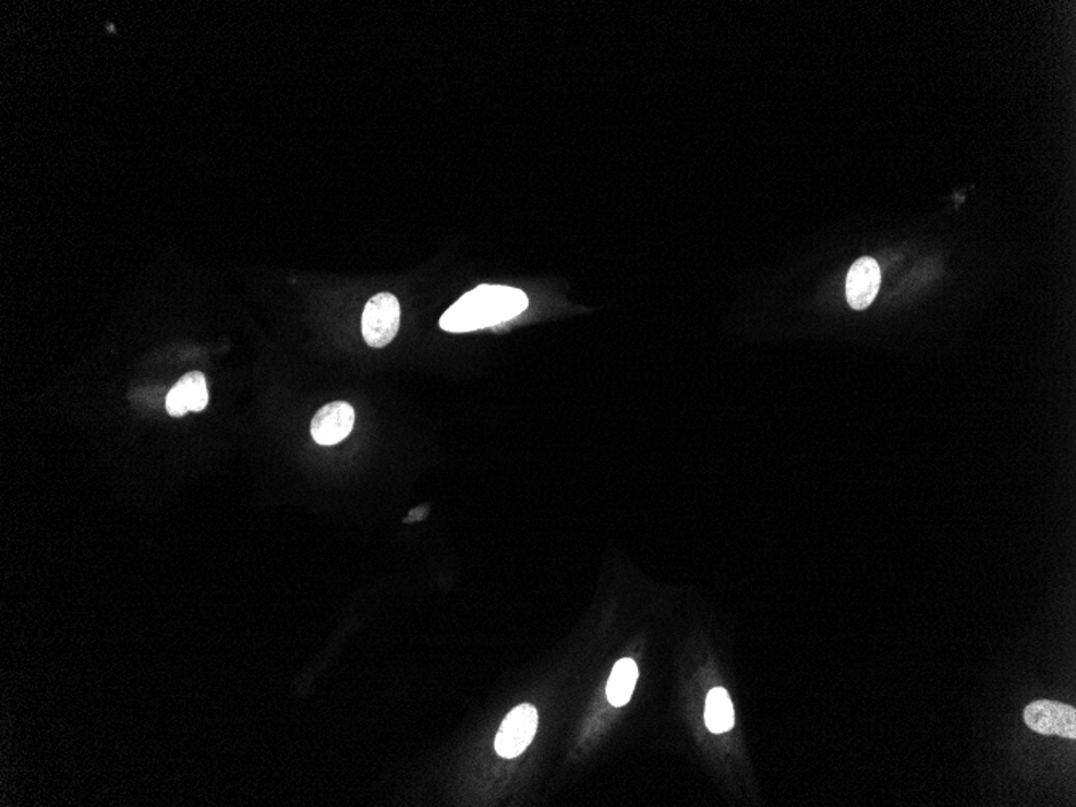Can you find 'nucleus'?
I'll return each instance as SVG.
<instances>
[{"instance_id": "8", "label": "nucleus", "mask_w": 1076, "mask_h": 807, "mask_svg": "<svg viewBox=\"0 0 1076 807\" xmlns=\"http://www.w3.org/2000/svg\"><path fill=\"white\" fill-rule=\"evenodd\" d=\"M637 680H639V667H637L636 661L624 658L619 663H616L613 672H610L608 685H606V695H608L610 704L617 706V708L626 706L632 698Z\"/></svg>"}, {"instance_id": "4", "label": "nucleus", "mask_w": 1076, "mask_h": 807, "mask_svg": "<svg viewBox=\"0 0 1076 807\" xmlns=\"http://www.w3.org/2000/svg\"><path fill=\"white\" fill-rule=\"evenodd\" d=\"M1024 719L1028 727L1038 734L1076 738V711L1072 706L1055 701H1035L1025 708Z\"/></svg>"}, {"instance_id": "6", "label": "nucleus", "mask_w": 1076, "mask_h": 807, "mask_svg": "<svg viewBox=\"0 0 1076 807\" xmlns=\"http://www.w3.org/2000/svg\"><path fill=\"white\" fill-rule=\"evenodd\" d=\"M882 275L879 263L869 256L858 260L846 279V299L855 310H863L875 300Z\"/></svg>"}, {"instance_id": "5", "label": "nucleus", "mask_w": 1076, "mask_h": 807, "mask_svg": "<svg viewBox=\"0 0 1076 807\" xmlns=\"http://www.w3.org/2000/svg\"><path fill=\"white\" fill-rule=\"evenodd\" d=\"M355 424V410L346 401L324 405L312 421V435L316 444L336 445L349 437Z\"/></svg>"}, {"instance_id": "2", "label": "nucleus", "mask_w": 1076, "mask_h": 807, "mask_svg": "<svg viewBox=\"0 0 1076 807\" xmlns=\"http://www.w3.org/2000/svg\"><path fill=\"white\" fill-rule=\"evenodd\" d=\"M400 302L392 293H377L364 306L361 330L364 340L373 349H383L392 342L400 329Z\"/></svg>"}, {"instance_id": "3", "label": "nucleus", "mask_w": 1076, "mask_h": 807, "mask_svg": "<svg viewBox=\"0 0 1076 807\" xmlns=\"http://www.w3.org/2000/svg\"><path fill=\"white\" fill-rule=\"evenodd\" d=\"M537 709L532 704L518 706L503 721L497 738H495V751L501 758H516L529 748L535 734H537Z\"/></svg>"}, {"instance_id": "1", "label": "nucleus", "mask_w": 1076, "mask_h": 807, "mask_svg": "<svg viewBox=\"0 0 1076 807\" xmlns=\"http://www.w3.org/2000/svg\"><path fill=\"white\" fill-rule=\"evenodd\" d=\"M528 306V296L521 289L479 286L442 315L440 327L448 333L484 329L521 315Z\"/></svg>"}, {"instance_id": "9", "label": "nucleus", "mask_w": 1076, "mask_h": 807, "mask_svg": "<svg viewBox=\"0 0 1076 807\" xmlns=\"http://www.w3.org/2000/svg\"><path fill=\"white\" fill-rule=\"evenodd\" d=\"M704 719H706V727L713 734H724L734 727V704H732L730 695L725 688L717 687L710 691L706 698Z\"/></svg>"}, {"instance_id": "7", "label": "nucleus", "mask_w": 1076, "mask_h": 807, "mask_svg": "<svg viewBox=\"0 0 1076 807\" xmlns=\"http://www.w3.org/2000/svg\"><path fill=\"white\" fill-rule=\"evenodd\" d=\"M208 405V388L205 376L198 371L185 374L167 395V411L173 418L184 417L189 411H202Z\"/></svg>"}]
</instances>
